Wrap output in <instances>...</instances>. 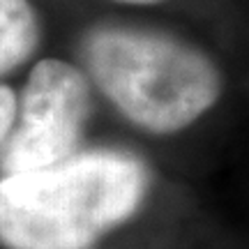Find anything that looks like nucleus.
Returning a JSON list of instances; mask_svg holds the SVG:
<instances>
[{
    "instance_id": "obj_1",
    "label": "nucleus",
    "mask_w": 249,
    "mask_h": 249,
    "mask_svg": "<svg viewBox=\"0 0 249 249\" xmlns=\"http://www.w3.org/2000/svg\"><path fill=\"white\" fill-rule=\"evenodd\" d=\"M145 187V166L118 150L7 173L0 180V240L14 249H86L132 217Z\"/></svg>"
},
{
    "instance_id": "obj_2",
    "label": "nucleus",
    "mask_w": 249,
    "mask_h": 249,
    "mask_svg": "<svg viewBox=\"0 0 249 249\" xmlns=\"http://www.w3.org/2000/svg\"><path fill=\"white\" fill-rule=\"evenodd\" d=\"M81 53L92 81L120 113L155 134L196 123L224 88L213 58L157 30L95 28L83 37Z\"/></svg>"
},
{
    "instance_id": "obj_3",
    "label": "nucleus",
    "mask_w": 249,
    "mask_h": 249,
    "mask_svg": "<svg viewBox=\"0 0 249 249\" xmlns=\"http://www.w3.org/2000/svg\"><path fill=\"white\" fill-rule=\"evenodd\" d=\"M90 111L86 76L65 60L37 62L21 99V123L9 139L2 166L26 173L74 155Z\"/></svg>"
},
{
    "instance_id": "obj_6",
    "label": "nucleus",
    "mask_w": 249,
    "mask_h": 249,
    "mask_svg": "<svg viewBox=\"0 0 249 249\" xmlns=\"http://www.w3.org/2000/svg\"><path fill=\"white\" fill-rule=\"evenodd\" d=\"M116 2H124V5H155L161 0H116Z\"/></svg>"
},
{
    "instance_id": "obj_4",
    "label": "nucleus",
    "mask_w": 249,
    "mask_h": 249,
    "mask_svg": "<svg viewBox=\"0 0 249 249\" xmlns=\"http://www.w3.org/2000/svg\"><path fill=\"white\" fill-rule=\"evenodd\" d=\"M39 21L28 0H0V76L37 49Z\"/></svg>"
},
{
    "instance_id": "obj_5",
    "label": "nucleus",
    "mask_w": 249,
    "mask_h": 249,
    "mask_svg": "<svg viewBox=\"0 0 249 249\" xmlns=\"http://www.w3.org/2000/svg\"><path fill=\"white\" fill-rule=\"evenodd\" d=\"M17 118V95L7 86H0V143L12 129V123Z\"/></svg>"
}]
</instances>
